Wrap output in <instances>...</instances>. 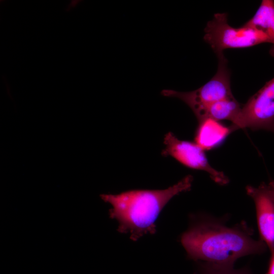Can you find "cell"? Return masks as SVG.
Wrapping results in <instances>:
<instances>
[{"label": "cell", "mask_w": 274, "mask_h": 274, "mask_svg": "<svg viewBox=\"0 0 274 274\" xmlns=\"http://www.w3.org/2000/svg\"><path fill=\"white\" fill-rule=\"evenodd\" d=\"M189 219L180 241L187 258L195 262L234 265L239 258L262 254L268 248L253 237L254 229L244 221L228 226L223 219L202 213L191 214Z\"/></svg>", "instance_id": "cell-1"}, {"label": "cell", "mask_w": 274, "mask_h": 274, "mask_svg": "<svg viewBox=\"0 0 274 274\" xmlns=\"http://www.w3.org/2000/svg\"><path fill=\"white\" fill-rule=\"evenodd\" d=\"M193 181V176L189 175L165 189L131 190L100 197L112 206L110 216L118 221V231L129 233L130 238L136 241L145 234L156 232L155 222L163 208L175 196L189 191Z\"/></svg>", "instance_id": "cell-2"}, {"label": "cell", "mask_w": 274, "mask_h": 274, "mask_svg": "<svg viewBox=\"0 0 274 274\" xmlns=\"http://www.w3.org/2000/svg\"><path fill=\"white\" fill-rule=\"evenodd\" d=\"M203 39L210 45L217 57L229 48H244L269 43L267 36L262 31L244 25L233 27L228 22L226 13H216L204 28Z\"/></svg>", "instance_id": "cell-3"}, {"label": "cell", "mask_w": 274, "mask_h": 274, "mask_svg": "<svg viewBox=\"0 0 274 274\" xmlns=\"http://www.w3.org/2000/svg\"><path fill=\"white\" fill-rule=\"evenodd\" d=\"M218 58L219 62L216 73L200 88L189 92L164 89L161 91L162 95L181 99L189 107L194 115L210 104L233 97L227 59L224 55Z\"/></svg>", "instance_id": "cell-4"}, {"label": "cell", "mask_w": 274, "mask_h": 274, "mask_svg": "<svg viewBox=\"0 0 274 274\" xmlns=\"http://www.w3.org/2000/svg\"><path fill=\"white\" fill-rule=\"evenodd\" d=\"M229 127L231 132L249 128L274 133V78L242 107L235 120Z\"/></svg>", "instance_id": "cell-5"}, {"label": "cell", "mask_w": 274, "mask_h": 274, "mask_svg": "<svg viewBox=\"0 0 274 274\" xmlns=\"http://www.w3.org/2000/svg\"><path fill=\"white\" fill-rule=\"evenodd\" d=\"M163 143L165 147L161 152L162 156L172 157L189 168L207 172L211 179L220 185L229 183L228 178L223 172L212 167L203 150L195 143L181 140L168 132L164 136Z\"/></svg>", "instance_id": "cell-6"}, {"label": "cell", "mask_w": 274, "mask_h": 274, "mask_svg": "<svg viewBox=\"0 0 274 274\" xmlns=\"http://www.w3.org/2000/svg\"><path fill=\"white\" fill-rule=\"evenodd\" d=\"M246 190L255 203L260 239L274 252V202L261 185L247 186Z\"/></svg>", "instance_id": "cell-7"}, {"label": "cell", "mask_w": 274, "mask_h": 274, "mask_svg": "<svg viewBox=\"0 0 274 274\" xmlns=\"http://www.w3.org/2000/svg\"><path fill=\"white\" fill-rule=\"evenodd\" d=\"M241 108V104L233 96L210 104L195 115L198 122L211 119L218 121L227 120L233 123Z\"/></svg>", "instance_id": "cell-8"}, {"label": "cell", "mask_w": 274, "mask_h": 274, "mask_svg": "<svg viewBox=\"0 0 274 274\" xmlns=\"http://www.w3.org/2000/svg\"><path fill=\"white\" fill-rule=\"evenodd\" d=\"M198 123L195 143L203 150L215 147L231 133L229 127L223 125L218 121L207 119Z\"/></svg>", "instance_id": "cell-9"}, {"label": "cell", "mask_w": 274, "mask_h": 274, "mask_svg": "<svg viewBox=\"0 0 274 274\" xmlns=\"http://www.w3.org/2000/svg\"><path fill=\"white\" fill-rule=\"evenodd\" d=\"M245 25L262 31L272 44L269 54L274 57V1L263 0L255 15Z\"/></svg>", "instance_id": "cell-10"}, {"label": "cell", "mask_w": 274, "mask_h": 274, "mask_svg": "<svg viewBox=\"0 0 274 274\" xmlns=\"http://www.w3.org/2000/svg\"><path fill=\"white\" fill-rule=\"evenodd\" d=\"M194 274H253L247 266L235 268L234 265H222L198 261Z\"/></svg>", "instance_id": "cell-11"}, {"label": "cell", "mask_w": 274, "mask_h": 274, "mask_svg": "<svg viewBox=\"0 0 274 274\" xmlns=\"http://www.w3.org/2000/svg\"><path fill=\"white\" fill-rule=\"evenodd\" d=\"M260 185L274 202V181L271 180L267 184L262 182Z\"/></svg>", "instance_id": "cell-12"}, {"label": "cell", "mask_w": 274, "mask_h": 274, "mask_svg": "<svg viewBox=\"0 0 274 274\" xmlns=\"http://www.w3.org/2000/svg\"><path fill=\"white\" fill-rule=\"evenodd\" d=\"M266 274H274V252H270L268 269Z\"/></svg>", "instance_id": "cell-13"}]
</instances>
